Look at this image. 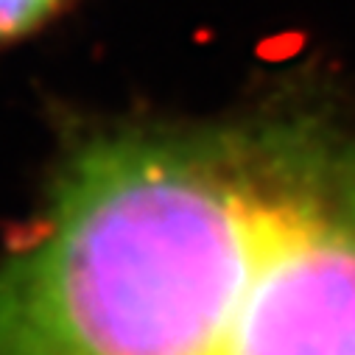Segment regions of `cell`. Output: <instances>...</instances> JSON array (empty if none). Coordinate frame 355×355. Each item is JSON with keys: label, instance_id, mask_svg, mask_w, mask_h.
Listing matches in <instances>:
<instances>
[{"label": "cell", "instance_id": "cell-1", "mask_svg": "<svg viewBox=\"0 0 355 355\" xmlns=\"http://www.w3.org/2000/svg\"><path fill=\"white\" fill-rule=\"evenodd\" d=\"M0 355H355V143L121 132L0 260Z\"/></svg>", "mask_w": 355, "mask_h": 355}, {"label": "cell", "instance_id": "cell-2", "mask_svg": "<svg viewBox=\"0 0 355 355\" xmlns=\"http://www.w3.org/2000/svg\"><path fill=\"white\" fill-rule=\"evenodd\" d=\"M62 0H0V42L17 40L42 26Z\"/></svg>", "mask_w": 355, "mask_h": 355}]
</instances>
